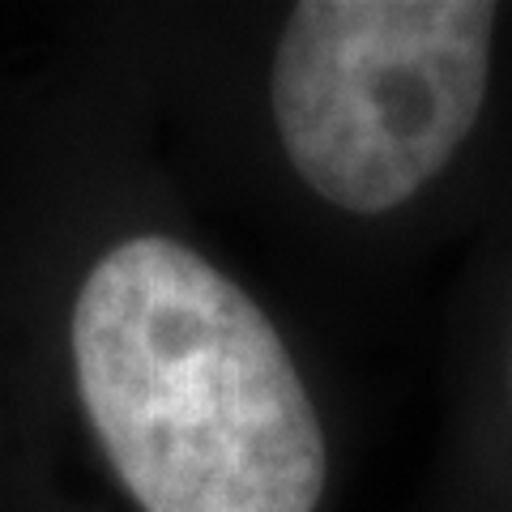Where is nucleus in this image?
<instances>
[{"label": "nucleus", "mask_w": 512, "mask_h": 512, "mask_svg": "<svg viewBox=\"0 0 512 512\" xmlns=\"http://www.w3.org/2000/svg\"><path fill=\"white\" fill-rule=\"evenodd\" d=\"M500 9L487 0H303L269 64L291 171L355 218L393 214L470 141Z\"/></svg>", "instance_id": "f03ea898"}, {"label": "nucleus", "mask_w": 512, "mask_h": 512, "mask_svg": "<svg viewBox=\"0 0 512 512\" xmlns=\"http://www.w3.org/2000/svg\"><path fill=\"white\" fill-rule=\"evenodd\" d=\"M73 376L141 512H316L329 444L256 299L171 235L90 265L69 320Z\"/></svg>", "instance_id": "f257e3e1"}]
</instances>
